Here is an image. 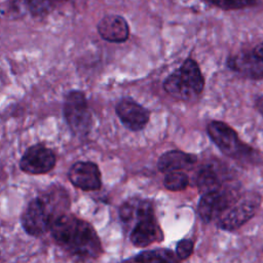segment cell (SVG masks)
I'll return each mask as SVG.
<instances>
[{
    "label": "cell",
    "instance_id": "obj_1",
    "mask_svg": "<svg viewBox=\"0 0 263 263\" xmlns=\"http://www.w3.org/2000/svg\"><path fill=\"white\" fill-rule=\"evenodd\" d=\"M54 240L71 255L80 259H96L102 254V243L88 222L71 214L58 217L50 226Z\"/></svg>",
    "mask_w": 263,
    "mask_h": 263
},
{
    "label": "cell",
    "instance_id": "obj_2",
    "mask_svg": "<svg viewBox=\"0 0 263 263\" xmlns=\"http://www.w3.org/2000/svg\"><path fill=\"white\" fill-rule=\"evenodd\" d=\"M69 208V196L63 188H54L32 199L22 216V225L27 233L34 236L44 234L52 222Z\"/></svg>",
    "mask_w": 263,
    "mask_h": 263
},
{
    "label": "cell",
    "instance_id": "obj_3",
    "mask_svg": "<svg viewBox=\"0 0 263 263\" xmlns=\"http://www.w3.org/2000/svg\"><path fill=\"white\" fill-rule=\"evenodd\" d=\"M204 87V78L198 64L193 59H187L170 74L164 82V90L172 97L188 101L199 96Z\"/></svg>",
    "mask_w": 263,
    "mask_h": 263
},
{
    "label": "cell",
    "instance_id": "obj_4",
    "mask_svg": "<svg viewBox=\"0 0 263 263\" xmlns=\"http://www.w3.org/2000/svg\"><path fill=\"white\" fill-rule=\"evenodd\" d=\"M206 132L210 139L226 156L239 160L253 158L255 151L241 142L237 133L227 123L213 120L208 124Z\"/></svg>",
    "mask_w": 263,
    "mask_h": 263
},
{
    "label": "cell",
    "instance_id": "obj_5",
    "mask_svg": "<svg viewBox=\"0 0 263 263\" xmlns=\"http://www.w3.org/2000/svg\"><path fill=\"white\" fill-rule=\"evenodd\" d=\"M261 203V196L258 193H247L237 199L234 204L222 216L218 226L227 231L236 230L251 220L257 213Z\"/></svg>",
    "mask_w": 263,
    "mask_h": 263
},
{
    "label": "cell",
    "instance_id": "obj_6",
    "mask_svg": "<svg viewBox=\"0 0 263 263\" xmlns=\"http://www.w3.org/2000/svg\"><path fill=\"white\" fill-rule=\"evenodd\" d=\"M65 118L76 134H85L89 130L91 115L88 110L87 102L81 91H71L67 95L64 105Z\"/></svg>",
    "mask_w": 263,
    "mask_h": 263
},
{
    "label": "cell",
    "instance_id": "obj_7",
    "mask_svg": "<svg viewBox=\"0 0 263 263\" xmlns=\"http://www.w3.org/2000/svg\"><path fill=\"white\" fill-rule=\"evenodd\" d=\"M236 200L232 192L223 188L202 194L197 206L199 217L204 222H211L218 217L221 218L222 214L229 210Z\"/></svg>",
    "mask_w": 263,
    "mask_h": 263
},
{
    "label": "cell",
    "instance_id": "obj_8",
    "mask_svg": "<svg viewBox=\"0 0 263 263\" xmlns=\"http://www.w3.org/2000/svg\"><path fill=\"white\" fill-rule=\"evenodd\" d=\"M54 164V153L47 147L40 144L30 147L25 152L20 162L22 171L33 175L48 173L53 168Z\"/></svg>",
    "mask_w": 263,
    "mask_h": 263
},
{
    "label": "cell",
    "instance_id": "obj_9",
    "mask_svg": "<svg viewBox=\"0 0 263 263\" xmlns=\"http://www.w3.org/2000/svg\"><path fill=\"white\" fill-rule=\"evenodd\" d=\"M115 110L122 124L133 132L143 129L150 119V111L129 98L120 100Z\"/></svg>",
    "mask_w": 263,
    "mask_h": 263
},
{
    "label": "cell",
    "instance_id": "obj_10",
    "mask_svg": "<svg viewBox=\"0 0 263 263\" xmlns=\"http://www.w3.org/2000/svg\"><path fill=\"white\" fill-rule=\"evenodd\" d=\"M71 183L84 191L98 190L102 186L101 172L98 165L90 161L75 162L69 170Z\"/></svg>",
    "mask_w": 263,
    "mask_h": 263
},
{
    "label": "cell",
    "instance_id": "obj_11",
    "mask_svg": "<svg viewBox=\"0 0 263 263\" xmlns=\"http://www.w3.org/2000/svg\"><path fill=\"white\" fill-rule=\"evenodd\" d=\"M129 239L135 247H148L151 243L161 240L162 234L154 215L145 217L138 221L130 231Z\"/></svg>",
    "mask_w": 263,
    "mask_h": 263
},
{
    "label": "cell",
    "instance_id": "obj_12",
    "mask_svg": "<svg viewBox=\"0 0 263 263\" xmlns=\"http://www.w3.org/2000/svg\"><path fill=\"white\" fill-rule=\"evenodd\" d=\"M227 65L233 71L251 79H263V62L254 51H240L230 57Z\"/></svg>",
    "mask_w": 263,
    "mask_h": 263
},
{
    "label": "cell",
    "instance_id": "obj_13",
    "mask_svg": "<svg viewBox=\"0 0 263 263\" xmlns=\"http://www.w3.org/2000/svg\"><path fill=\"white\" fill-rule=\"evenodd\" d=\"M98 32L106 41L122 43L128 39L129 27L124 17L117 14H108L99 22Z\"/></svg>",
    "mask_w": 263,
    "mask_h": 263
},
{
    "label": "cell",
    "instance_id": "obj_14",
    "mask_svg": "<svg viewBox=\"0 0 263 263\" xmlns=\"http://www.w3.org/2000/svg\"><path fill=\"white\" fill-rule=\"evenodd\" d=\"M197 161L194 154L181 150H170L161 154L157 160V168L161 173L181 172L191 168Z\"/></svg>",
    "mask_w": 263,
    "mask_h": 263
},
{
    "label": "cell",
    "instance_id": "obj_15",
    "mask_svg": "<svg viewBox=\"0 0 263 263\" xmlns=\"http://www.w3.org/2000/svg\"><path fill=\"white\" fill-rule=\"evenodd\" d=\"M154 215L152 201L149 199H143L134 197L123 202L119 209V217L123 223L135 224L141 219Z\"/></svg>",
    "mask_w": 263,
    "mask_h": 263
},
{
    "label": "cell",
    "instance_id": "obj_16",
    "mask_svg": "<svg viewBox=\"0 0 263 263\" xmlns=\"http://www.w3.org/2000/svg\"><path fill=\"white\" fill-rule=\"evenodd\" d=\"M196 185L199 193L202 195L222 188V181L216 168L213 165L208 164L199 170L196 178Z\"/></svg>",
    "mask_w": 263,
    "mask_h": 263
},
{
    "label": "cell",
    "instance_id": "obj_17",
    "mask_svg": "<svg viewBox=\"0 0 263 263\" xmlns=\"http://www.w3.org/2000/svg\"><path fill=\"white\" fill-rule=\"evenodd\" d=\"M176 254L165 248L143 251L135 257L136 263H179Z\"/></svg>",
    "mask_w": 263,
    "mask_h": 263
},
{
    "label": "cell",
    "instance_id": "obj_18",
    "mask_svg": "<svg viewBox=\"0 0 263 263\" xmlns=\"http://www.w3.org/2000/svg\"><path fill=\"white\" fill-rule=\"evenodd\" d=\"M163 185L170 191H181L189 185V178L183 172H171L165 174Z\"/></svg>",
    "mask_w": 263,
    "mask_h": 263
},
{
    "label": "cell",
    "instance_id": "obj_19",
    "mask_svg": "<svg viewBox=\"0 0 263 263\" xmlns=\"http://www.w3.org/2000/svg\"><path fill=\"white\" fill-rule=\"evenodd\" d=\"M210 5L223 10H236L249 7L256 3V0H203Z\"/></svg>",
    "mask_w": 263,
    "mask_h": 263
},
{
    "label": "cell",
    "instance_id": "obj_20",
    "mask_svg": "<svg viewBox=\"0 0 263 263\" xmlns=\"http://www.w3.org/2000/svg\"><path fill=\"white\" fill-rule=\"evenodd\" d=\"M29 10L35 15H44L53 6V0H25Z\"/></svg>",
    "mask_w": 263,
    "mask_h": 263
},
{
    "label": "cell",
    "instance_id": "obj_21",
    "mask_svg": "<svg viewBox=\"0 0 263 263\" xmlns=\"http://www.w3.org/2000/svg\"><path fill=\"white\" fill-rule=\"evenodd\" d=\"M194 250L193 240L190 238H182L176 245V256L179 260H185L189 258Z\"/></svg>",
    "mask_w": 263,
    "mask_h": 263
},
{
    "label": "cell",
    "instance_id": "obj_22",
    "mask_svg": "<svg viewBox=\"0 0 263 263\" xmlns=\"http://www.w3.org/2000/svg\"><path fill=\"white\" fill-rule=\"evenodd\" d=\"M255 107L258 112L263 116V95L257 97V99L255 100Z\"/></svg>",
    "mask_w": 263,
    "mask_h": 263
}]
</instances>
